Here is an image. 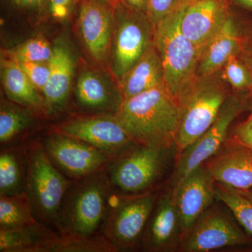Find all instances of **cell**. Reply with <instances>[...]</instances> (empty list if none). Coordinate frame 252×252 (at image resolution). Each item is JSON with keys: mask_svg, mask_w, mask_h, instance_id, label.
<instances>
[{"mask_svg": "<svg viewBox=\"0 0 252 252\" xmlns=\"http://www.w3.org/2000/svg\"><path fill=\"white\" fill-rule=\"evenodd\" d=\"M115 115L136 143L154 147L176 146L180 106L165 86L124 99Z\"/></svg>", "mask_w": 252, "mask_h": 252, "instance_id": "obj_1", "label": "cell"}, {"mask_svg": "<svg viewBox=\"0 0 252 252\" xmlns=\"http://www.w3.org/2000/svg\"><path fill=\"white\" fill-rule=\"evenodd\" d=\"M113 194L104 168L73 181L60 208L56 231L86 237L102 234Z\"/></svg>", "mask_w": 252, "mask_h": 252, "instance_id": "obj_2", "label": "cell"}, {"mask_svg": "<svg viewBox=\"0 0 252 252\" xmlns=\"http://www.w3.org/2000/svg\"><path fill=\"white\" fill-rule=\"evenodd\" d=\"M174 156L177 157L176 146L154 147L137 144L109 159L104 169L113 193L134 196L157 191Z\"/></svg>", "mask_w": 252, "mask_h": 252, "instance_id": "obj_3", "label": "cell"}, {"mask_svg": "<svg viewBox=\"0 0 252 252\" xmlns=\"http://www.w3.org/2000/svg\"><path fill=\"white\" fill-rule=\"evenodd\" d=\"M180 5L154 28V44L161 61L165 88L178 102L196 80L200 51L182 32Z\"/></svg>", "mask_w": 252, "mask_h": 252, "instance_id": "obj_4", "label": "cell"}, {"mask_svg": "<svg viewBox=\"0 0 252 252\" xmlns=\"http://www.w3.org/2000/svg\"><path fill=\"white\" fill-rule=\"evenodd\" d=\"M26 193L36 220L56 231L60 208L73 181L60 172L46 155L37 137L26 143Z\"/></svg>", "mask_w": 252, "mask_h": 252, "instance_id": "obj_5", "label": "cell"}, {"mask_svg": "<svg viewBox=\"0 0 252 252\" xmlns=\"http://www.w3.org/2000/svg\"><path fill=\"white\" fill-rule=\"evenodd\" d=\"M228 96L225 88L212 76L194 81L179 101L177 157L208 130Z\"/></svg>", "mask_w": 252, "mask_h": 252, "instance_id": "obj_6", "label": "cell"}, {"mask_svg": "<svg viewBox=\"0 0 252 252\" xmlns=\"http://www.w3.org/2000/svg\"><path fill=\"white\" fill-rule=\"evenodd\" d=\"M158 195L157 190L134 196L113 194L102 235L116 252L141 250Z\"/></svg>", "mask_w": 252, "mask_h": 252, "instance_id": "obj_7", "label": "cell"}, {"mask_svg": "<svg viewBox=\"0 0 252 252\" xmlns=\"http://www.w3.org/2000/svg\"><path fill=\"white\" fill-rule=\"evenodd\" d=\"M154 34V26L147 14L118 3L108 63L109 71L117 81L153 44Z\"/></svg>", "mask_w": 252, "mask_h": 252, "instance_id": "obj_8", "label": "cell"}, {"mask_svg": "<svg viewBox=\"0 0 252 252\" xmlns=\"http://www.w3.org/2000/svg\"><path fill=\"white\" fill-rule=\"evenodd\" d=\"M212 204L184 236L180 251L206 252L247 245L248 235L224 203Z\"/></svg>", "mask_w": 252, "mask_h": 252, "instance_id": "obj_9", "label": "cell"}, {"mask_svg": "<svg viewBox=\"0 0 252 252\" xmlns=\"http://www.w3.org/2000/svg\"><path fill=\"white\" fill-rule=\"evenodd\" d=\"M51 130L85 141L107 156L119 157L135 146L115 114H74L54 124Z\"/></svg>", "mask_w": 252, "mask_h": 252, "instance_id": "obj_10", "label": "cell"}, {"mask_svg": "<svg viewBox=\"0 0 252 252\" xmlns=\"http://www.w3.org/2000/svg\"><path fill=\"white\" fill-rule=\"evenodd\" d=\"M37 138L54 166L72 181L102 170L110 159L85 141L51 129Z\"/></svg>", "mask_w": 252, "mask_h": 252, "instance_id": "obj_11", "label": "cell"}, {"mask_svg": "<svg viewBox=\"0 0 252 252\" xmlns=\"http://www.w3.org/2000/svg\"><path fill=\"white\" fill-rule=\"evenodd\" d=\"M248 108V101L240 95L231 94L227 97L217 119L208 130L177 157L172 188L216 153L226 140L232 123Z\"/></svg>", "mask_w": 252, "mask_h": 252, "instance_id": "obj_12", "label": "cell"}, {"mask_svg": "<svg viewBox=\"0 0 252 252\" xmlns=\"http://www.w3.org/2000/svg\"><path fill=\"white\" fill-rule=\"evenodd\" d=\"M107 68L97 64L82 68L74 86V104L82 114H112L124 102L117 80Z\"/></svg>", "mask_w": 252, "mask_h": 252, "instance_id": "obj_13", "label": "cell"}, {"mask_svg": "<svg viewBox=\"0 0 252 252\" xmlns=\"http://www.w3.org/2000/svg\"><path fill=\"white\" fill-rule=\"evenodd\" d=\"M114 8L92 1H81L77 28L86 52L96 64L108 69L114 31Z\"/></svg>", "mask_w": 252, "mask_h": 252, "instance_id": "obj_14", "label": "cell"}, {"mask_svg": "<svg viewBox=\"0 0 252 252\" xmlns=\"http://www.w3.org/2000/svg\"><path fill=\"white\" fill-rule=\"evenodd\" d=\"M184 233L171 189L158 195L142 242V251H180Z\"/></svg>", "mask_w": 252, "mask_h": 252, "instance_id": "obj_15", "label": "cell"}, {"mask_svg": "<svg viewBox=\"0 0 252 252\" xmlns=\"http://www.w3.org/2000/svg\"><path fill=\"white\" fill-rule=\"evenodd\" d=\"M182 32L201 53L230 17V0H185L180 4Z\"/></svg>", "mask_w": 252, "mask_h": 252, "instance_id": "obj_16", "label": "cell"}, {"mask_svg": "<svg viewBox=\"0 0 252 252\" xmlns=\"http://www.w3.org/2000/svg\"><path fill=\"white\" fill-rule=\"evenodd\" d=\"M215 188L216 182L203 164L194 169L172 188L184 236L216 200Z\"/></svg>", "mask_w": 252, "mask_h": 252, "instance_id": "obj_17", "label": "cell"}, {"mask_svg": "<svg viewBox=\"0 0 252 252\" xmlns=\"http://www.w3.org/2000/svg\"><path fill=\"white\" fill-rule=\"evenodd\" d=\"M203 165L217 183L240 190L252 188V148L233 137Z\"/></svg>", "mask_w": 252, "mask_h": 252, "instance_id": "obj_18", "label": "cell"}, {"mask_svg": "<svg viewBox=\"0 0 252 252\" xmlns=\"http://www.w3.org/2000/svg\"><path fill=\"white\" fill-rule=\"evenodd\" d=\"M49 64V81L42 91L47 120L65 111L74 89L76 61L67 42L61 39L55 41Z\"/></svg>", "mask_w": 252, "mask_h": 252, "instance_id": "obj_19", "label": "cell"}, {"mask_svg": "<svg viewBox=\"0 0 252 252\" xmlns=\"http://www.w3.org/2000/svg\"><path fill=\"white\" fill-rule=\"evenodd\" d=\"M46 120L29 109L1 97L0 104L1 149L14 147L34 138L39 121Z\"/></svg>", "mask_w": 252, "mask_h": 252, "instance_id": "obj_20", "label": "cell"}, {"mask_svg": "<svg viewBox=\"0 0 252 252\" xmlns=\"http://www.w3.org/2000/svg\"><path fill=\"white\" fill-rule=\"evenodd\" d=\"M241 49L238 28L230 16L224 25L204 46L200 53L197 77H211Z\"/></svg>", "mask_w": 252, "mask_h": 252, "instance_id": "obj_21", "label": "cell"}, {"mask_svg": "<svg viewBox=\"0 0 252 252\" xmlns=\"http://www.w3.org/2000/svg\"><path fill=\"white\" fill-rule=\"evenodd\" d=\"M1 80L6 98L47 120L43 94L32 85L19 64L4 56L1 59Z\"/></svg>", "mask_w": 252, "mask_h": 252, "instance_id": "obj_22", "label": "cell"}, {"mask_svg": "<svg viewBox=\"0 0 252 252\" xmlns=\"http://www.w3.org/2000/svg\"><path fill=\"white\" fill-rule=\"evenodd\" d=\"M117 82L124 100L154 88L165 86L161 61L154 43Z\"/></svg>", "mask_w": 252, "mask_h": 252, "instance_id": "obj_23", "label": "cell"}, {"mask_svg": "<svg viewBox=\"0 0 252 252\" xmlns=\"http://www.w3.org/2000/svg\"><path fill=\"white\" fill-rule=\"evenodd\" d=\"M35 252H116L103 235L86 237L59 233L46 228L41 234Z\"/></svg>", "mask_w": 252, "mask_h": 252, "instance_id": "obj_24", "label": "cell"}, {"mask_svg": "<svg viewBox=\"0 0 252 252\" xmlns=\"http://www.w3.org/2000/svg\"><path fill=\"white\" fill-rule=\"evenodd\" d=\"M26 143L1 149L0 195L25 193L27 175Z\"/></svg>", "mask_w": 252, "mask_h": 252, "instance_id": "obj_25", "label": "cell"}, {"mask_svg": "<svg viewBox=\"0 0 252 252\" xmlns=\"http://www.w3.org/2000/svg\"><path fill=\"white\" fill-rule=\"evenodd\" d=\"M38 223L26 193L0 195V230L21 229Z\"/></svg>", "mask_w": 252, "mask_h": 252, "instance_id": "obj_26", "label": "cell"}, {"mask_svg": "<svg viewBox=\"0 0 252 252\" xmlns=\"http://www.w3.org/2000/svg\"><path fill=\"white\" fill-rule=\"evenodd\" d=\"M215 198L231 210L240 225L252 235V201L236 189L217 183Z\"/></svg>", "mask_w": 252, "mask_h": 252, "instance_id": "obj_27", "label": "cell"}, {"mask_svg": "<svg viewBox=\"0 0 252 252\" xmlns=\"http://www.w3.org/2000/svg\"><path fill=\"white\" fill-rule=\"evenodd\" d=\"M53 54V45L43 36L31 38L6 50L3 56L18 63L47 62Z\"/></svg>", "mask_w": 252, "mask_h": 252, "instance_id": "obj_28", "label": "cell"}, {"mask_svg": "<svg viewBox=\"0 0 252 252\" xmlns=\"http://www.w3.org/2000/svg\"><path fill=\"white\" fill-rule=\"evenodd\" d=\"M222 79L238 91L252 88V75L248 67L237 56L230 58L223 66Z\"/></svg>", "mask_w": 252, "mask_h": 252, "instance_id": "obj_29", "label": "cell"}, {"mask_svg": "<svg viewBox=\"0 0 252 252\" xmlns=\"http://www.w3.org/2000/svg\"><path fill=\"white\" fill-rule=\"evenodd\" d=\"M81 0H45L41 14L58 22L67 21L76 9H79Z\"/></svg>", "mask_w": 252, "mask_h": 252, "instance_id": "obj_30", "label": "cell"}, {"mask_svg": "<svg viewBox=\"0 0 252 252\" xmlns=\"http://www.w3.org/2000/svg\"><path fill=\"white\" fill-rule=\"evenodd\" d=\"M32 85L42 94L48 81L50 72L49 61L47 62L18 63Z\"/></svg>", "mask_w": 252, "mask_h": 252, "instance_id": "obj_31", "label": "cell"}, {"mask_svg": "<svg viewBox=\"0 0 252 252\" xmlns=\"http://www.w3.org/2000/svg\"><path fill=\"white\" fill-rule=\"evenodd\" d=\"M185 0H149L147 16L154 28Z\"/></svg>", "mask_w": 252, "mask_h": 252, "instance_id": "obj_32", "label": "cell"}, {"mask_svg": "<svg viewBox=\"0 0 252 252\" xmlns=\"http://www.w3.org/2000/svg\"><path fill=\"white\" fill-rule=\"evenodd\" d=\"M15 9L26 14H41L45 0H5Z\"/></svg>", "mask_w": 252, "mask_h": 252, "instance_id": "obj_33", "label": "cell"}, {"mask_svg": "<svg viewBox=\"0 0 252 252\" xmlns=\"http://www.w3.org/2000/svg\"><path fill=\"white\" fill-rule=\"evenodd\" d=\"M233 138L252 148V113L247 120L237 126Z\"/></svg>", "mask_w": 252, "mask_h": 252, "instance_id": "obj_34", "label": "cell"}, {"mask_svg": "<svg viewBox=\"0 0 252 252\" xmlns=\"http://www.w3.org/2000/svg\"><path fill=\"white\" fill-rule=\"evenodd\" d=\"M119 2L129 9L147 14L149 0H119Z\"/></svg>", "mask_w": 252, "mask_h": 252, "instance_id": "obj_35", "label": "cell"}, {"mask_svg": "<svg viewBox=\"0 0 252 252\" xmlns=\"http://www.w3.org/2000/svg\"><path fill=\"white\" fill-rule=\"evenodd\" d=\"M230 1L243 9L252 11V0H230Z\"/></svg>", "mask_w": 252, "mask_h": 252, "instance_id": "obj_36", "label": "cell"}, {"mask_svg": "<svg viewBox=\"0 0 252 252\" xmlns=\"http://www.w3.org/2000/svg\"><path fill=\"white\" fill-rule=\"evenodd\" d=\"M81 1H96V2L110 5V6H113V7H115L118 3L119 2V0H81Z\"/></svg>", "mask_w": 252, "mask_h": 252, "instance_id": "obj_37", "label": "cell"}, {"mask_svg": "<svg viewBox=\"0 0 252 252\" xmlns=\"http://www.w3.org/2000/svg\"><path fill=\"white\" fill-rule=\"evenodd\" d=\"M243 63L246 64L252 75V56L251 55H245L243 59Z\"/></svg>", "mask_w": 252, "mask_h": 252, "instance_id": "obj_38", "label": "cell"}, {"mask_svg": "<svg viewBox=\"0 0 252 252\" xmlns=\"http://www.w3.org/2000/svg\"><path fill=\"white\" fill-rule=\"evenodd\" d=\"M238 190L240 193H243L244 195H245L247 198H248L252 201V188L248 189V190Z\"/></svg>", "mask_w": 252, "mask_h": 252, "instance_id": "obj_39", "label": "cell"}]
</instances>
